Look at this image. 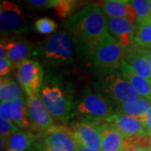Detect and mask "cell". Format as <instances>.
<instances>
[{"label":"cell","mask_w":151,"mask_h":151,"mask_svg":"<svg viewBox=\"0 0 151 151\" xmlns=\"http://www.w3.org/2000/svg\"><path fill=\"white\" fill-rule=\"evenodd\" d=\"M23 94V89L19 83L9 76L1 77L0 80V100L9 102Z\"/></svg>","instance_id":"cell-22"},{"label":"cell","mask_w":151,"mask_h":151,"mask_svg":"<svg viewBox=\"0 0 151 151\" xmlns=\"http://www.w3.org/2000/svg\"><path fill=\"white\" fill-rule=\"evenodd\" d=\"M125 61L135 72L151 84V68L146 56V49L135 46L126 50Z\"/></svg>","instance_id":"cell-16"},{"label":"cell","mask_w":151,"mask_h":151,"mask_svg":"<svg viewBox=\"0 0 151 151\" xmlns=\"http://www.w3.org/2000/svg\"><path fill=\"white\" fill-rule=\"evenodd\" d=\"M81 4V2L76 0H58V3L55 7V9L58 16L60 18H65L74 14L75 10H76Z\"/></svg>","instance_id":"cell-25"},{"label":"cell","mask_w":151,"mask_h":151,"mask_svg":"<svg viewBox=\"0 0 151 151\" xmlns=\"http://www.w3.org/2000/svg\"><path fill=\"white\" fill-rule=\"evenodd\" d=\"M19 129L13 122L0 119V138H1V149L4 148L7 141Z\"/></svg>","instance_id":"cell-26"},{"label":"cell","mask_w":151,"mask_h":151,"mask_svg":"<svg viewBox=\"0 0 151 151\" xmlns=\"http://www.w3.org/2000/svg\"><path fill=\"white\" fill-rule=\"evenodd\" d=\"M17 80L27 97L40 95L44 81L42 65L35 60L26 59L17 67Z\"/></svg>","instance_id":"cell-7"},{"label":"cell","mask_w":151,"mask_h":151,"mask_svg":"<svg viewBox=\"0 0 151 151\" xmlns=\"http://www.w3.org/2000/svg\"><path fill=\"white\" fill-rule=\"evenodd\" d=\"M119 72L131 84L139 97L151 102V84L138 75L125 60L121 65Z\"/></svg>","instance_id":"cell-17"},{"label":"cell","mask_w":151,"mask_h":151,"mask_svg":"<svg viewBox=\"0 0 151 151\" xmlns=\"http://www.w3.org/2000/svg\"><path fill=\"white\" fill-rule=\"evenodd\" d=\"M99 92L115 106L140 97L121 73H103L98 76Z\"/></svg>","instance_id":"cell-6"},{"label":"cell","mask_w":151,"mask_h":151,"mask_svg":"<svg viewBox=\"0 0 151 151\" xmlns=\"http://www.w3.org/2000/svg\"></svg>","instance_id":"cell-39"},{"label":"cell","mask_w":151,"mask_h":151,"mask_svg":"<svg viewBox=\"0 0 151 151\" xmlns=\"http://www.w3.org/2000/svg\"><path fill=\"white\" fill-rule=\"evenodd\" d=\"M151 108V102L145 98L139 97L126 103L115 106L114 111L118 114H124L144 119Z\"/></svg>","instance_id":"cell-20"},{"label":"cell","mask_w":151,"mask_h":151,"mask_svg":"<svg viewBox=\"0 0 151 151\" xmlns=\"http://www.w3.org/2000/svg\"><path fill=\"white\" fill-rule=\"evenodd\" d=\"M0 118L2 120L12 122L10 114V103L1 102L0 104Z\"/></svg>","instance_id":"cell-30"},{"label":"cell","mask_w":151,"mask_h":151,"mask_svg":"<svg viewBox=\"0 0 151 151\" xmlns=\"http://www.w3.org/2000/svg\"><path fill=\"white\" fill-rule=\"evenodd\" d=\"M70 35L77 49L86 57L108 36V18L97 4H87L69 19Z\"/></svg>","instance_id":"cell-1"},{"label":"cell","mask_w":151,"mask_h":151,"mask_svg":"<svg viewBox=\"0 0 151 151\" xmlns=\"http://www.w3.org/2000/svg\"><path fill=\"white\" fill-rule=\"evenodd\" d=\"M126 56V50L111 35L103 40L90 55L92 65L103 73L120 70Z\"/></svg>","instance_id":"cell-5"},{"label":"cell","mask_w":151,"mask_h":151,"mask_svg":"<svg viewBox=\"0 0 151 151\" xmlns=\"http://www.w3.org/2000/svg\"><path fill=\"white\" fill-rule=\"evenodd\" d=\"M30 131L39 136V139L55 125L54 119L49 113L40 95H33L26 98Z\"/></svg>","instance_id":"cell-9"},{"label":"cell","mask_w":151,"mask_h":151,"mask_svg":"<svg viewBox=\"0 0 151 151\" xmlns=\"http://www.w3.org/2000/svg\"><path fill=\"white\" fill-rule=\"evenodd\" d=\"M134 151H150V148H141V149H138Z\"/></svg>","instance_id":"cell-36"},{"label":"cell","mask_w":151,"mask_h":151,"mask_svg":"<svg viewBox=\"0 0 151 151\" xmlns=\"http://www.w3.org/2000/svg\"><path fill=\"white\" fill-rule=\"evenodd\" d=\"M149 6H150V13H151V0L149 1Z\"/></svg>","instance_id":"cell-37"},{"label":"cell","mask_w":151,"mask_h":151,"mask_svg":"<svg viewBox=\"0 0 151 151\" xmlns=\"http://www.w3.org/2000/svg\"><path fill=\"white\" fill-rule=\"evenodd\" d=\"M13 69H14V65L6 56L0 58V76H1V77L7 76V75H9Z\"/></svg>","instance_id":"cell-29"},{"label":"cell","mask_w":151,"mask_h":151,"mask_svg":"<svg viewBox=\"0 0 151 151\" xmlns=\"http://www.w3.org/2000/svg\"><path fill=\"white\" fill-rule=\"evenodd\" d=\"M32 55L50 66L70 65L73 61L70 38L65 31L55 33L34 48Z\"/></svg>","instance_id":"cell-4"},{"label":"cell","mask_w":151,"mask_h":151,"mask_svg":"<svg viewBox=\"0 0 151 151\" xmlns=\"http://www.w3.org/2000/svg\"><path fill=\"white\" fill-rule=\"evenodd\" d=\"M102 137L101 151H123L124 137L109 123L98 127Z\"/></svg>","instance_id":"cell-19"},{"label":"cell","mask_w":151,"mask_h":151,"mask_svg":"<svg viewBox=\"0 0 151 151\" xmlns=\"http://www.w3.org/2000/svg\"><path fill=\"white\" fill-rule=\"evenodd\" d=\"M134 43L135 45L138 47L145 49L151 48V20L137 25Z\"/></svg>","instance_id":"cell-23"},{"label":"cell","mask_w":151,"mask_h":151,"mask_svg":"<svg viewBox=\"0 0 151 151\" xmlns=\"http://www.w3.org/2000/svg\"><path fill=\"white\" fill-rule=\"evenodd\" d=\"M102 9L109 18H122L136 24L137 14L130 1L127 0H106L102 3Z\"/></svg>","instance_id":"cell-15"},{"label":"cell","mask_w":151,"mask_h":151,"mask_svg":"<svg viewBox=\"0 0 151 151\" xmlns=\"http://www.w3.org/2000/svg\"><path fill=\"white\" fill-rule=\"evenodd\" d=\"M34 46L26 39H9L4 37L0 43V57H7L17 69L23 60L32 55Z\"/></svg>","instance_id":"cell-11"},{"label":"cell","mask_w":151,"mask_h":151,"mask_svg":"<svg viewBox=\"0 0 151 151\" xmlns=\"http://www.w3.org/2000/svg\"><path fill=\"white\" fill-rule=\"evenodd\" d=\"M45 147H54L62 151H76L78 144L70 128L58 124L50 129L40 137Z\"/></svg>","instance_id":"cell-10"},{"label":"cell","mask_w":151,"mask_h":151,"mask_svg":"<svg viewBox=\"0 0 151 151\" xmlns=\"http://www.w3.org/2000/svg\"><path fill=\"white\" fill-rule=\"evenodd\" d=\"M150 150L151 151V135H150Z\"/></svg>","instance_id":"cell-38"},{"label":"cell","mask_w":151,"mask_h":151,"mask_svg":"<svg viewBox=\"0 0 151 151\" xmlns=\"http://www.w3.org/2000/svg\"><path fill=\"white\" fill-rule=\"evenodd\" d=\"M27 151H45L44 150V145L43 144L40 143V142H36L35 144V145L33 146L31 149H29Z\"/></svg>","instance_id":"cell-32"},{"label":"cell","mask_w":151,"mask_h":151,"mask_svg":"<svg viewBox=\"0 0 151 151\" xmlns=\"http://www.w3.org/2000/svg\"><path fill=\"white\" fill-rule=\"evenodd\" d=\"M39 139V136L30 130H19L11 136L4 148V151H27Z\"/></svg>","instance_id":"cell-18"},{"label":"cell","mask_w":151,"mask_h":151,"mask_svg":"<svg viewBox=\"0 0 151 151\" xmlns=\"http://www.w3.org/2000/svg\"><path fill=\"white\" fill-rule=\"evenodd\" d=\"M143 121H144V124H145V126L147 134L149 135H151V108L148 114H147V116L143 119Z\"/></svg>","instance_id":"cell-31"},{"label":"cell","mask_w":151,"mask_h":151,"mask_svg":"<svg viewBox=\"0 0 151 151\" xmlns=\"http://www.w3.org/2000/svg\"><path fill=\"white\" fill-rule=\"evenodd\" d=\"M0 29L4 35H19L29 30L26 19L16 4L7 0L1 2Z\"/></svg>","instance_id":"cell-8"},{"label":"cell","mask_w":151,"mask_h":151,"mask_svg":"<svg viewBox=\"0 0 151 151\" xmlns=\"http://www.w3.org/2000/svg\"><path fill=\"white\" fill-rule=\"evenodd\" d=\"M44 150L45 151H62L59 149L54 148V147H45V146H44Z\"/></svg>","instance_id":"cell-35"},{"label":"cell","mask_w":151,"mask_h":151,"mask_svg":"<svg viewBox=\"0 0 151 151\" xmlns=\"http://www.w3.org/2000/svg\"><path fill=\"white\" fill-rule=\"evenodd\" d=\"M131 4L134 6L137 14L136 24L139 25L151 20V13L149 6V1L147 0H132Z\"/></svg>","instance_id":"cell-24"},{"label":"cell","mask_w":151,"mask_h":151,"mask_svg":"<svg viewBox=\"0 0 151 151\" xmlns=\"http://www.w3.org/2000/svg\"><path fill=\"white\" fill-rule=\"evenodd\" d=\"M109 124L119 132L124 138L148 134L143 119L133 116L116 113Z\"/></svg>","instance_id":"cell-14"},{"label":"cell","mask_w":151,"mask_h":151,"mask_svg":"<svg viewBox=\"0 0 151 151\" xmlns=\"http://www.w3.org/2000/svg\"><path fill=\"white\" fill-rule=\"evenodd\" d=\"M146 56L149 61V64L150 65L151 68V50L150 49H146Z\"/></svg>","instance_id":"cell-33"},{"label":"cell","mask_w":151,"mask_h":151,"mask_svg":"<svg viewBox=\"0 0 151 151\" xmlns=\"http://www.w3.org/2000/svg\"><path fill=\"white\" fill-rule=\"evenodd\" d=\"M76 151H94L91 150V149H88V148H86L85 146H82L80 145H78V147H77V150Z\"/></svg>","instance_id":"cell-34"},{"label":"cell","mask_w":151,"mask_h":151,"mask_svg":"<svg viewBox=\"0 0 151 151\" xmlns=\"http://www.w3.org/2000/svg\"><path fill=\"white\" fill-rule=\"evenodd\" d=\"M56 28H57L56 23L48 17L40 18L35 22V30L42 35H48L55 32Z\"/></svg>","instance_id":"cell-27"},{"label":"cell","mask_w":151,"mask_h":151,"mask_svg":"<svg viewBox=\"0 0 151 151\" xmlns=\"http://www.w3.org/2000/svg\"><path fill=\"white\" fill-rule=\"evenodd\" d=\"M107 18L110 35L115 38L125 50L135 47L134 36L137 25L122 18Z\"/></svg>","instance_id":"cell-13"},{"label":"cell","mask_w":151,"mask_h":151,"mask_svg":"<svg viewBox=\"0 0 151 151\" xmlns=\"http://www.w3.org/2000/svg\"><path fill=\"white\" fill-rule=\"evenodd\" d=\"M73 115L99 127L104 123H109L116 113L111 103L99 91L86 88L75 101Z\"/></svg>","instance_id":"cell-3"},{"label":"cell","mask_w":151,"mask_h":151,"mask_svg":"<svg viewBox=\"0 0 151 151\" xmlns=\"http://www.w3.org/2000/svg\"><path fill=\"white\" fill-rule=\"evenodd\" d=\"M26 3L33 9H46L55 8L58 0H29Z\"/></svg>","instance_id":"cell-28"},{"label":"cell","mask_w":151,"mask_h":151,"mask_svg":"<svg viewBox=\"0 0 151 151\" xmlns=\"http://www.w3.org/2000/svg\"><path fill=\"white\" fill-rule=\"evenodd\" d=\"M70 128L78 145L94 151H101L102 137L96 125L85 120L78 119L70 124Z\"/></svg>","instance_id":"cell-12"},{"label":"cell","mask_w":151,"mask_h":151,"mask_svg":"<svg viewBox=\"0 0 151 151\" xmlns=\"http://www.w3.org/2000/svg\"><path fill=\"white\" fill-rule=\"evenodd\" d=\"M73 92L72 84L64 76L49 74L44 78L40 97L52 118L65 124L73 116Z\"/></svg>","instance_id":"cell-2"},{"label":"cell","mask_w":151,"mask_h":151,"mask_svg":"<svg viewBox=\"0 0 151 151\" xmlns=\"http://www.w3.org/2000/svg\"><path fill=\"white\" fill-rule=\"evenodd\" d=\"M10 114L12 122L19 129L30 130V121L28 115L27 102L23 94L10 103Z\"/></svg>","instance_id":"cell-21"}]
</instances>
